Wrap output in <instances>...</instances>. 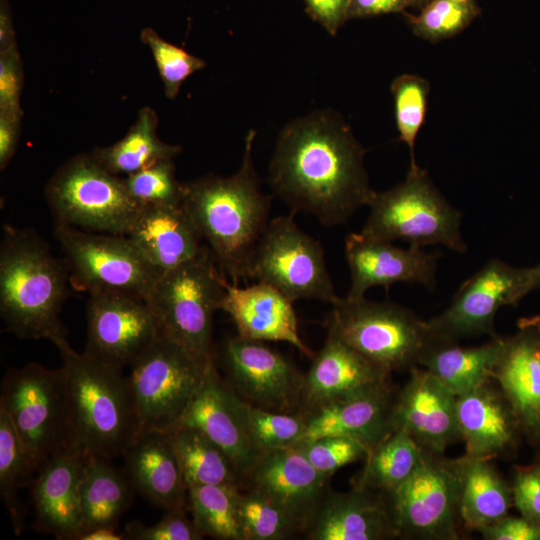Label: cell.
I'll list each match as a JSON object with an SVG mask.
<instances>
[{
	"instance_id": "1",
	"label": "cell",
	"mask_w": 540,
	"mask_h": 540,
	"mask_svg": "<svg viewBox=\"0 0 540 540\" xmlns=\"http://www.w3.org/2000/svg\"><path fill=\"white\" fill-rule=\"evenodd\" d=\"M366 151L331 111H316L281 131L269 166V183L293 213L313 215L325 226L344 224L368 204Z\"/></svg>"
},
{
	"instance_id": "2",
	"label": "cell",
	"mask_w": 540,
	"mask_h": 540,
	"mask_svg": "<svg viewBox=\"0 0 540 540\" xmlns=\"http://www.w3.org/2000/svg\"><path fill=\"white\" fill-rule=\"evenodd\" d=\"M255 135L248 133L235 174L183 183L184 208L219 269L236 285L250 279L254 252L270 222L271 198L262 192L253 163Z\"/></svg>"
},
{
	"instance_id": "3",
	"label": "cell",
	"mask_w": 540,
	"mask_h": 540,
	"mask_svg": "<svg viewBox=\"0 0 540 540\" xmlns=\"http://www.w3.org/2000/svg\"><path fill=\"white\" fill-rule=\"evenodd\" d=\"M65 261L34 230L6 225L0 244V315L4 331L23 339L68 342L60 313L68 297Z\"/></svg>"
},
{
	"instance_id": "4",
	"label": "cell",
	"mask_w": 540,
	"mask_h": 540,
	"mask_svg": "<svg viewBox=\"0 0 540 540\" xmlns=\"http://www.w3.org/2000/svg\"><path fill=\"white\" fill-rule=\"evenodd\" d=\"M67 370L72 433L70 446L86 458L122 456L139 433L123 368L77 353L69 342L57 347Z\"/></svg>"
},
{
	"instance_id": "5",
	"label": "cell",
	"mask_w": 540,
	"mask_h": 540,
	"mask_svg": "<svg viewBox=\"0 0 540 540\" xmlns=\"http://www.w3.org/2000/svg\"><path fill=\"white\" fill-rule=\"evenodd\" d=\"M333 333L365 358L393 371L421 366L426 355L441 342L428 320L392 302L339 298L327 317Z\"/></svg>"
},
{
	"instance_id": "6",
	"label": "cell",
	"mask_w": 540,
	"mask_h": 540,
	"mask_svg": "<svg viewBox=\"0 0 540 540\" xmlns=\"http://www.w3.org/2000/svg\"><path fill=\"white\" fill-rule=\"evenodd\" d=\"M0 409L16 429L32 475L53 454L70 446V388L64 365L48 369L28 363L10 369L2 380Z\"/></svg>"
},
{
	"instance_id": "7",
	"label": "cell",
	"mask_w": 540,
	"mask_h": 540,
	"mask_svg": "<svg viewBox=\"0 0 540 540\" xmlns=\"http://www.w3.org/2000/svg\"><path fill=\"white\" fill-rule=\"evenodd\" d=\"M226 279L203 245L194 258L161 273L146 298L160 332L206 363L215 361L213 317Z\"/></svg>"
},
{
	"instance_id": "8",
	"label": "cell",
	"mask_w": 540,
	"mask_h": 540,
	"mask_svg": "<svg viewBox=\"0 0 540 540\" xmlns=\"http://www.w3.org/2000/svg\"><path fill=\"white\" fill-rule=\"evenodd\" d=\"M361 232L382 240H403L410 246L443 245L465 253L461 213L448 203L425 170L410 164L404 181L373 192Z\"/></svg>"
},
{
	"instance_id": "9",
	"label": "cell",
	"mask_w": 540,
	"mask_h": 540,
	"mask_svg": "<svg viewBox=\"0 0 540 540\" xmlns=\"http://www.w3.org/2000/svg\"><path fill=\"white\" fill-rule=\"evenodd\" d=\"M45 198L56 225L127 235L142 206L123 178L102 167L91 153L66 161L48 181Z\"/></svg>"
},
{
	"instance_id": "10",
	"label": "cell",
	"mask_w": 540,
	"mask_h": 540,
	"mask_svg": "<svg viewBox=\"0 0 540 540\" xmlns=\"http://www.w3.org/2000/svg\"><path fill=\"white\" fill-rule=\"evenodd\" d=\"M214 363L201 361L160 332L128 375L139 432L166 431L177 424Z\"/></svg>"
},
{
	"instance_id": "11",
	"label": "cell",
	"mask_w": 540,
	"mask_h": 540,
	"mask_svg": "<svg viewBox=\"0 0 540 540\" xmlns=\"http://www.w3.org/2000/svg\"><path fill=\"white\" fill-rule=\"evenodd\" d=\"M461 463L426 450L416 470L385 494L397 538H460Z\"/></svg>"
},
{
	"instance_id": "12",
	"label": "cell",
	"mask_w": 540,
	"mask_h": 540,
	"mask_svg": "<svg viewBox=\"0 0 540 540\" xmlns=\"http://www.w3.org/2000/svg\"><path fill=\"white\" fill-rule=\"evenodd\" d=\"M70 284L89 294L116 291L147 298L160 276L126 235L56 225Z\"/></svg>"
},
{
	"instance_id": "13",
	"label": "cell",
	"mask_w": 540,
	"mask_h": 540,
	"mask_svg": "<svg viewBox=\"0 0 540 540\" xmlns=\"http://www.w3.org/2000/svg\"><path fill=\"white\" fill-rule=\"evenodd\" d=\"M293 216L292 212L270 220L254 252L250 279L270 284L292 302L317 299L334 304L340 297L323 248L298 227Z\"/></svg>"
},
{
	"instance_id": "14",
	"label": "cell",
	"mask_w": 540,
	"mask_h": 540,
	"mask_svg": "<svg viewBox=\"0 0 540 540\" xmlns=\"http://www.w3.org/2000/svg\"><path fill=\"white\" fill-rule=\"evenodd\" d=\"M223 378L246 403L261 409L301 411L305 374L264 341L226 338L214 353Z\"/></svg>"
},
{
	"instance_id": "15",
	"label": "cell",
	"mask_w": 540,
	"mask_h": 540,
	"mask_svg": "<svg viewBox=\"0 0 540 540\" xmlns=\"http://www.w3.org/2000/svg\"><path fill=\"white\" fill-rule=\"evenodd\" d=\"M89 295L84 352L107 364L130 367L160 335L147 300L116 291Z\"/></svg>"
},
{
	"instance_id": "16",
	"label": "cell",
	"mask_w": 540,
	"mask_h": 540,
	"mask_svg": "<svg viewBox=\"0 0 540 540\" xmlns=\"http://www.w3.org/2000/svg\"><path fill=\"white\" fill-rule=\"evenodd\" d=\"M523 273L496 258L486 262L460 286L450 305L428 320L437 338L453 343L464 337L496 336V314L518 301Z\"/></svg>"
},
{
	"instance_id": "17",
	"label": "cell",
	"mask_w": 540,
	"mask_h": 540,
	"mask_svg": "<svg viewBox=\"0 0 540 540\" xmlns=\"http://www.w3.org/2000/svg\"><path fill=\"white\" fill-rule=\"evenodd\" d=\"M330 479L318 472L294 445L263 453L250 471L246 487L281 508L304 535L331 491Z\"/></svg>"
},
{
	"instance_id": "18",
	"label": "cell",
	"mask_w": 540,
	"mask_h": 540,
	"mask_svg": "<svg viewBox=\"0 0 540 540\" xmlns=\"http://www.w3.org/2000/svg\"><path fill=\"white\" fill-rule=\"evenodd\" d=\"M344 249L351 277L348 298L364 297L376 286L388 290L399 282L421 284L429 290L435 286L438 253L416 246L400 248L362 232L349 233Z\"/></svg>"
},
{
	"instance_id": "19",
	"label": "cell",
	"mask_w": 540,
	"mask_h": 540,
	"mask_svg": "<svg viewBox=\"0 0 540 540\" xmlns=\"http://www.w3.org/2000/svg\"><path fill=\"white\" fill-rule=\"evenodd\" d=\"M396 393L392 424L408 432L424 449L444 453L461 440L454 395L434 374L414 367Z\"/></svg>"
},
{
	"instance_id": "20",
	"label": "cell",
	"mask_w": 540,
	"mask_h": 540,
	"mask_svg": "<svg viewBox=\"0 0 540 540\" xmlns=\"http://www.w3.org/2000/svg\"><path fill=\"white\" fill-rule=\"evenodd\" d=\"M242 402L214 363L178 423L198 428L216 443L232 460L246 484L262 454L248 434Z\"/></svg>"
},
{
	"instance_id": "21",
	"label": "cell",
	"mask_w": 540,
	"mask_h": 540,
	"mask_svg": "<svg viewBox=\"0 0 540 540\" xmlns=\"http://www.w3.org/2000/svg\"><path fill=\"white\" fill-rule=\"evenodd\" d=\"M87 459L68 446L39 469L30 485L37 531L59 540H78L83 532L80 485Z\"/></svg>"
},
{
	"instance_id": "22",
	"label": "cell",
	"mask_w": 540,
	"mask_h": 540,
	"mask_svg": "<svg viewBox=\"0 0 540 540\" xmlns=\"http://www.w3.org/2000/svg\"><path fill=\"white\" fill-rule=\"evenodd\" d=\"M493 381L513 409L523 437L540 452V320H523L513 336L505 337Z\"/></svg>"
},
{
	"instance_id": "23",
	"label": "cell",
	"mask_w": 540,
	"mask_h": 540,
	"mask_svg": "<svg viewBox=\"0 0 540 540\" xmlns=\"http://www.w3.org/2000/svg\"><path fill=\"white\" fill-rule=\"evenodd\" d=\"M396 393L389 382L302 413L306 429L298 443L326 436H345L362 442L371 450L394 431L392 413Z\"/></svg>"
},
{
	"instance_id": "24",
	"label": "cell",
	"mask_w": 540,
	"mask_h": 540,
	"mask_svg": "<svg viewBox=\"0 0 540 540\" xmlns=\"http://www.w3.org/2000/svg\"><path fill=\"white\" fill-rule=\"evenodd\" d=\"M219 310L231 317L241 337L286 342L306 356L315 355L300 337L293 302L270 284L239 287L226 279Z\"/></svg>"
},
{
	"instance_id": "25",
	"label": "cell",
	"mask_w": 540,
	"mask_h": 540,
	"mask_svg": "<svg viewBox=\"0 0 540 540\" xmlns=\"http://www.w3.org/2000/svg\"><path fill=\"white\" fill-rule=\"evenodd\" d=\"M305 374L300 413L391 382V372L371 362L331 332Z\"/></svg>"
},
{
	"instance_id": "26",
	"label": "cell",
	"mask_w": 540,
	"mask_h": 540,
	"mask_svg": "<svg viewBox=\"0 0 540 540\" xmlns=\"http://www.w3.org/2000/svg\"><path fill=\"white\" fill-rule=\"evenodd\" d=\"M456 415L465 455L495 459L519 447L523 437L519 422L493 381L456 396Z\"/></svg>"
},
{
	"instance_id": "27",
	"label": "cell",
	"mask_w": 540,
	"mask_h": 540,
	"mask_svg": "<svg viewBox=\"0 0 540 540\" xmlns=\"http://www.w3.org/2000/svg\"><path fill=\"white\" fill-rule=\"evenodd\" d=\"M308 540H384L396 537L385 494L352 487L328 493L311 524Z\"/></svg>"
},
{
	"instance_id": "28",
	"label": "cell",
	"mask_w": 540,
	"mask_h": 540,
	"mask_svg": "<svg viewBox=\"0 0 540 540\" xmlns=\"http://www.w3.org/2000/svg\"><path fill=\"white\" fill-rule=\"evenodd\" d=\"M135 490L165 510L188 509V486L166 433L141 431L122 454Z\"/></svg>"
},
{
	"instance_id": "29",
	"label": "cell",
	"mask_w": 540,
	"mask_h": 540,
	"mask_svg": "<svg viewBox=\"0 0 540 540\" xmlns=\"http://www.w3.org/2000/svg\"><path fill=\"white\" fill-rule=\"evenodd\" d=\"M126 236L160 273L191 260L203 247L183 204L142 206Z\"/></svg>"
},
{
	"instance_id": "30",
	"label": "cell",
	"mask_w": 540,
	"mask_h": 540,
	"mask_svg": "<svg viewBox=\"0 0 540 540\" xmlns=\"http://www.w3.org/2000/svg\"><path fill=\"white\" fill-rule=\"evenodd\" d=\"M460 515L469 530L479 531L508 515L513 505L510 484L493 459L461 456Z\"/></svg>"
},
{
	"instance_id": "31",
	"label": "cell",
	"mask_w": 540,
	"mask_h": 540,
	"mask_svg": "<svg viewBox=\"0 0 540 540\" xmlns=\"http://www.w3.org/2000/svg\"><path fill=\"white\" fill-rule=\"evenodd\" d=\"M136 490L125 469L109 460L88 458L80 485L83 532L99 528H116L131 506Z\"/></svg>"
},
{
	"instance_id": "32",
	"label": "cell",
	"mask_w": 540,
	"mask_h": 540,
	"mask_svg": "<svg viewBox=\"0 0 540 540\" xmlns=\"http://www.w3.org/2000/svg\"><path fill=\"white\" fill-rule=\"evenodd\" d=\"M504 342L505 337L496 335L474 347H460L456 342L440 343L426 355L420 367L459 396L493 381Z\"/></svg>"
},
{
	"instance_id": "33",
	"label": "cell",
	"mask_w": 540,
	"mask_h": 540,
	"mask_svg": "<svg viewBox=\"0 0 540 540\" xmlns=\"http://www.w3.org/2000/svg\"><path fill=\"white\" fill-rule=\"evenodd\" d=\"M164 432L175 450L187 486L246 487L229 456L201 430L178 423Z\"/></svg>"
},
{
	"instance_id": "34",
	"label": "cell",
	"mask_w": 540,
	"mask_h": 540,
	"mask_svg": "<svg viewBox=\"0 0 540 540\" xmlns=\"http://www.w3.org/2000/svg\"><path fill=\"white\" fill-rule=\"evenodd\" d=\"M158 117L151 107L139 111L126 135L112 145L90 153L110 173L124 177L158 161L174 159L182 148L163 142L157 134Z\"/></svg>"
},
{
	"instance_id": "35",
	"label": "cell",
	"mask_w": 540,
	"mask_h": 540,
	"mask_svg": "<svg viewBox=\"0 0 540 540\" xmlns=\"http://www.w3.org/2000/svg\"><path fill=\"white\" fill-rule=\"evenodd\" d=\"M425 451L408 432L395 429L370 450L352 487L386 494L416 470Z\"/></svg>"
},
{
	"instance_id": "36",
	"label": "cell",
	"mask_w": 540,
	"mask_h": 540,
	"mask_svg": "<svg viewBox=\"0 0 540 540\" xmlns=\"http://www.w3.org/2000/svg\"><path fill=\"white\" fill-rule=\"evenodd\" d=\"M239 489L221 485L188 486V509L200 533L218 540H242Z\"/></svg>"
},
{
	"instance_id": "37",
	"label": "cell",
	"mask_w": 540,
	"mask_h": 540,
	"mask_svg": "<svg viewBox=\"0 0 540 540\" xmlns=\"http://www.w3.org/2000/svg\"><path fill=\"white\" fill-rule=\"evenodd\" d=\"M26 454L16 429L6 412L0 409V494L8 510L14 532L24 528L18 490L31 485Z\"/></svg>"
},
{
	"instance_id": "38",
	"label": "cell",
	"mask_w": 540,
	"mask_h": 540,
	"mask_svg": "<svg viewBox=\"0 0 540 540\" xmlns=\"http://www.w3.org/2000/svg\"><path fill=\"white\" fill-rule=\"evenodd\" d=\"M237 504L242 540H288L302 534L281 508L252 488L239 489Z\"/></svg>"
},
{
	"instance_id": "39",
	"label": "cell",
	"mask_w": 540,
	"mask_h": 540,
	"mask_svg": "<svg viewBox=\"0 0 540 540\" xmlns=\"http://www.w3.org/2000/svg\"><path fill=\"white\" fill-rule=\"evenodd\" d=\"M475 0H429L419 14H405L413 33L430 42L451 38L480 14Z\"/></svg>"
},
{
	"instance_id": "40",
	"label": "cell",
	"mask_w": 540,
	"mask_h": 540,
	"mask_svg": "<svg viewBox=\"0 0 540 540\" xmlns=\"http://www.w3.org/2000/svg\"><path fill=\"white\" fill-rule=\"evenodd\" d=\"M242 411L248 434L261 454L296 445L306 429L305 416L300 412L269 411L245 401Z\"/></svg>"
},
{
	"instance_id": "41",
	"label": "cell",
	"mask_w": 540,
	"mask_h": 540,
	"mask_svg": "<svg viewBox=\"0 0 540 540\" xmlns=\"http://www.w3.org/2000/svg\"><path fill=\"white\" fill-rule=\"evenodd\" d=\"M430 84L424 78L403 74L391 84L399 139L410 149L411 163L415 164L414 148L417 135L425 121Z\"/></svg>"
},
{
	"instance_id": "42",
	"label": "cell",
	"mask_w": 540,
	"mask_h": 540,
	"mask_svg": "<svg viewBox=\"0 0 540 540\" xmlns=\"http://www.w3.org/2000/svg\"><path fill=\"white\" fill-rule=\"evenodd\" d=\"M122 178L130 196L141 206L182 204L183 183L175 177L173 159L158 161Z\"/></svg>"
},
{
	"instance_id": "43",
	"label": "cell",
	"mask_w": 540,
	"mask_h": 540,
	"mask_svg": "<svg viewBox=\"0 0 540 540\" xmlns=\"http://www.w3.org/2000/svg\"><path fill=\"white\" fill-rule=\"evenodd\" d=\"M140 39L150 48L168 99H175L183 82L206 66L202 59L164 40L150 27L141 31Z\"/></svg>"
},
{
	"instance_id": "44",
	"label": "cell",
	"mask_w": 540,
	"mask_h": 540,
	"mask_svg": "<svg viewBox=\"0 0 540 540\" xmlns=\"http://www.w3.org/2000/svg\"><path fill=\"white\" fill-rule=\"evenodd\" d=\"M311 465L331 478L340 468L365 460L370 450L362 442L345 436H326L296 444Z\"/></svg>"
},
{
	"instance_id": "45",
	"label": "cell",
	"mask_w": 540,
	"mask_h": 540,
	"mask_svg": "<svg viewBox=\"0 0 540 540\" xmlns=\"http://www.w3.org/2000/svg\"><path fill=\"white\" fill-rule=\"evenodd\" d=\"M187 509L166 510L164 517L155 525L146 526L139 521L130 522L123 533L130 540H200L203 535L192 519L186 515Z\"/></svg>"
},
{
	"instance_id": "46",
	"label": "cell",
	"mask_w": 540,
	"mask_h": 540,
	"mask_svg": "<svg viewBox=\"0 0 540 540\" xmlns=\"http://www.w3.org/2000/svg\"><path fill=\"white\" fill-rule=\"evenodd\" d=\"M510 486L520 515L540 524V452L532 463L513 467Z\"/></svg>"
},
{
	"instance_id": "47",
	"label": "cell",
	"mask_w": 540,
	"mask_h": 540,
	"mask_svg": "<svg viewBox=\"0 0 540 540\" xmlns=\"http://www.w3.org/2000/svg\"><path fill=\"white\" fill-rule=\"evenodd\" d=\"M23 69L17 45L0 52V112L23 115L20 106Z\"/></svg>"
},
{
	"instance_id": "48",
	"label": "cell",
	"mask_w": 540,
	"mask_h": 540,
	"mask_svg": "<svg viewBox=\"0 0 540 540\" xmlns=\"http://www.w3.org/2000/svg\"><path fill=\"white\" fill-rule=\"evenodd\" d=\"M478 532L485 540H540V524L522 515H506Z\"/></svg>"
},
{
	"instance_id": "49",
	"label": "cell",
	"mask_w": 540,
	"mask_h": 540,
	"mask_svg": "<svg viewBox=\"0 0 540 540\" xmlns=\"http://www.w3.org/2000/svg\"><path fill=\"white\" fill-rule=\"evenodd\" d=\"M310 17L335 35L348 20L349 0H303Z\"/></svg>"
},
{
	"instance_id": "50",
	"label": "cell",
	"mask_w": 540,
	"mask_h": 540,
	"mask_svg": "<svg viewBox=\"0 0 540 540\" xmlns=\"http://www.w3.org/2000/svg\"><path fill=\"white\" fill-rule=\"evenodd\" d=\"M429 0H349L348 19L404 12L409 7L422 8Z\"/></svg>"
},
{
	"instance_id": "51",
	"label": "cell",
	"mask_w": 540,
	"mask_h": 540,
	"mask_svg": "<svg viewBox=\"0 0 540 540\" xmlns=\"http://www.w3.org/2000/svg\"><path fill=\"white\" fill-rule=\"evenodd\" d=\"M22 115L0 112V169L3 170L15 154L20 137Z\"/></svg>"
},
{
	"instance_id": "52",
	"label": "cell",
	"mask_w": 540,
	"mask_h": 540,
	"mask_svg": "<svg viewBox=\"0 0 540 540\" xmlns=\"http://www.w3.org/2000/svg\"><path fill=\"white\" fill-rule=\"evenodd\" d=\"M16 45L13 20L7 0L0 3V52Z\"/></svg>"
},
{
	"instance_id": "53",
	"label": "cell",
	"mask_w": 540,
	"mask_h": 540,
	"mask_svg": "<svg viewBox=\"0 0 540 540\" xmlns=\"http://www.w3.org/2000/svg\"><path fill=\"white\" fill-rule=\"evenodd\" d=\"M125 539L123 533H117L116 528L99 527L84 532L78 540H122Z\"/></svg>"
},
{
	"instance_id": "54",
	"label": "cell",
	"mask_w": 540,
	"mask_h": 540,
	"mask_svg": "<svg viewBox=\"0 0 540 540\" xmlns=\"http://www.w3.org/2000/svg\"><path fill=\"white\" fill-rule=\"evenodd\" d=\"M540 283V264L534 269L525 270L522 282L518 291V298L526 294L530 289Z\"/></svg>"
}]
</instances>
